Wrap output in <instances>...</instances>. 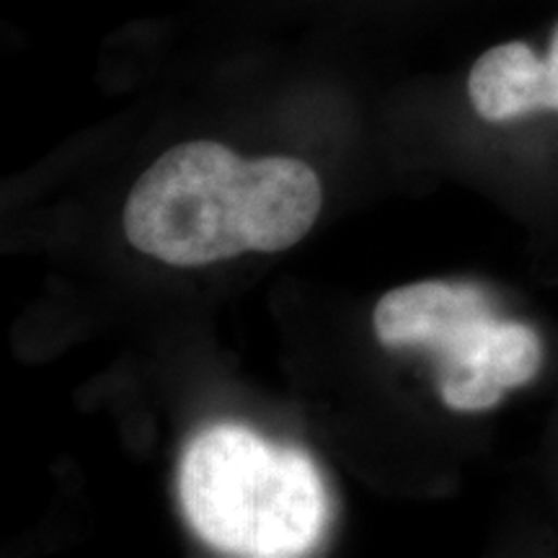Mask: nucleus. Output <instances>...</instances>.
I'll use <instances>...</instances> for the list:
<instances>
[{
  "label": "nucleus",
  "instance_id": "1",
  "mask_svg": "<svg viewBox=\"0 0 558 558\" xmlns=\"http://www.w3.org/2000/svg\"><path fill=\"white\" fill-rule=\"evenodd\" d=\"M179 497L194 533L230 556H303L329 520L311 458L235 424L202 432L186 448Z\"/></svg>",
  "mask_w": 558,
  "mask_h": 558
},
{
  "label": "nucleus",
  "instance_id": "2",
  "mask_svg": "<svg viewBox=\"0 0 558 558\" xmlns=\"http://www.w3.org/2000/svg\"><path fill=\"white\" fill-rule=\"evenodd\" d=\"M246 160L226 145L184 143L163 153L124 205V233L153 259L202 267L246 254Z\"/></svg>",
  "mask_w": 558,
  "mask_h": 558
},
{
  "label": "nucleus",
  "instance_id": "3",
  "mask_svg": "<svg viewBox=\"0 0 558 558\" xmlns=\"http://www.w3.org/2000/svg\"><path fill=\"white\" fill-rule=\"evenodd\" d=\"M445 407L463 414L488 411L509 390L527 386L543 365L533 326L499 318L492 305L473 313L429 347Z\"/></svg>",
  "mask_w": 558,
  "mask_h": 558
},
{
  "label": "nucleus",
  "instance_id": "4",
  "mask_svg": "<svg viewBox=\"0 0 558 558\" xmlns=\"http://www.w3.org/2000/svg\"><path fill=\"white\" fill-rule=\"evenodd\" d=\"M246 239L251 251L275 254L295 246L316 222L324 197L311 166L295 158L246 160L243 173Z\"/></svg>",
  "mask_w": 558,
  "mask_h": 558
},
{
  "label": "nucleus",
  "instance_id": "5",
  "mask_svg": "<svg viewBox=\"0 0 558 558\" xmlns=\"http://www.w3.org/2000/svg\"><path fill=\"white\" fill-rule=\"evenodd\" d=\"M469 99L486 122L558 111V24L546 54L525 41H505L481 54L469 73Z\"/></svg>",
  "mask_w": 558,
  "mask_h": 558
},
{
  "label": "nucleus",
  "instance_id": "6",
  "mask_svg": "<svg viewBox=\"0 0 558 558\" xmlns=\"http://www.w3.org/2000/svg\"><path fill=\"white\" fill-rule=\"evenodd\" d=\"M488 305L486 292L476 284L416 282L383 295L373 324L383 344L429 349L452 326Z\"/></svg>",
  "mask_w": 558,
  "mask_h": 558
}]
</instances>
